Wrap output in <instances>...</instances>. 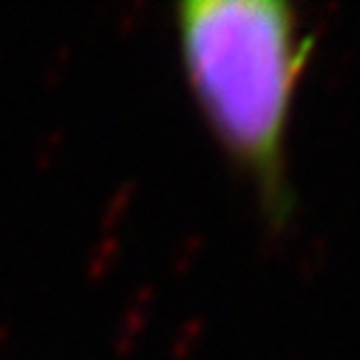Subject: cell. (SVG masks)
I'll list each match as a JSON object with an SVG mask.
<instances>
[{
  "mask_svg": "<svg viewBox=\"0 0 360 360\" xmlns=\"http://www.w3.org/2000/svg\"><path fill=\"white\" fill-rule=\"evenodd\" d=\"M188 88L221 153L252 188L264 216L292 213L290 120L315 40L281 0H188L176 6Z\"/></svg>",
  "mask_w": 360,
  "mask_h": 360,
  "instance_id": "cell-1",
  "label": "cell"
}]
</instances>
